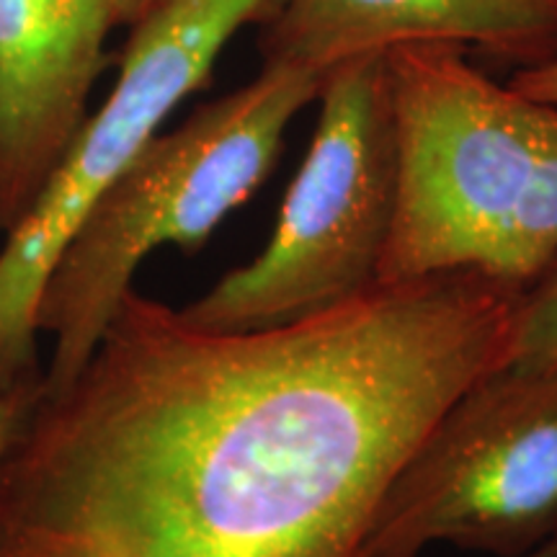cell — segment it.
I'll use <instances>...</instances> for the list:
<instances>
[{
    "mask_svg": "<svg viewBox=\"0 0 557 557\" xmlns=\"http://www.w3.org/2000/svg\"><path fill=\"white\" fill-rule=\"evenodd\" d=\"M521 289L457 271L259 331L132 287L5 468L0 557H367L442 410L500 364Z\"/></svg>",
    "mask_w": 557,
    "mask_h": 557,
    "instance_id": "cell-1",
    "label": "cell"
},
{
    "mask_svg": "<svg viewBox=\"0 0 557 557\" xmlns=\"http://www.w3.org/2000/svg\"><path fill=\"white\" fill-rule=\"evenodd\" d=\"M398 207L380 284L470 271L524 289L557 259V103L455 47L387 52Z\"/></svg>",
    "mask_w": 557,
    "mask_h": 557,
    "instance_id": "cell-2",
    "label": "cell"
},
{
    "mask_svg": "<svg viewBox=\"0 0 557 557\" xmlns=\"http://www.w3.org/2000/svg\"><path fill=\"white\" fill-rule=\"evenodd\" d=\"M325 73L263 62L246 86L158 132L88 209L47 276L37 312L52 336L39 393H58L86 367L139 263L160 246L199 253L220 222L261 189L299 111Z\"/></svg>",
    "mask_w": 557,
    "mask_h": 557,
    "instance_id": "cell-3",
    "label": "cell"
},
{
    "mask_svg": "<svg viewBox=\"0 0 557 557\" xmlns=\"http://www.w3.org/2000/svg\"><path fill=\"white\" fill-rule=\"evenodd\" d=\"M308 156L259 256L181 308L212 331H259L380 284L398 207V127L387 52L325 73Z\"/></svg>",
    "mask_w": 557,
    "mask_h": 557,
    "instance_id": "cell-4",
    "label": "cell"
},
{
    "mask_svg": "<svg viewBox=\"0 0 557 557\" xmlns=\"http://www.w3.org/2000/svg\"><path fill=\"white\" fill-rule=\"evenodd\" d=\"M278 0H169L129 29L114 88L78 135L24 220L0 246V393L37 387V302L88 209L120 178L178 103L214 73L246 26Z\"/></svg>",
    "mask_w": 557,
    "mask_h": 557,
    "instance_id": "cell-5",
    "label": "cell"
},
{
    "mask_svg": "<svg viewBox=\"0 0 557 557\" xmlns=\"http://www.w3.org/2000/svg\"><path fill=\"white\" fill-rule=\"evenodd\" d=\"M557 537V380L493 367L462 389L403 462L367 557L451 545L519 557Z\"/></svg>",
    "mask_w": 557,
    "mask_h": 557,
    "instance_id": "cell-6",
    "label": "cell"
},
{
    "mask_svg": "<svg viewBox=\"0 0 557 557\" xmlns=\"http://www.w3.org/2000/svg\"><path fill=\"white\" fill-rule=\"evenodd\" d=\"M111 0H0V233L29 214L107 65Z\"/></svg>",
    "mask_w": 557,
    "mask_h": 557,
    "instance_id": "cell-7",
    "label": "cell"
},
{
    "mask_svg": "<svg viewBox=\"0 0 557 557\" xmlns=\"http://www.w3.org/2000/svg\"><path fill=\"white\" fill-rule=\"evenodd\" d=\"M261 26L263 62L329 73L398 47H455L517 70L557 60V0H278Z\"/></svg>",
    "mask_w": 557,
    "mask_h": 557,
    "instance_id": "cell-8",
    "label": "cell"
},
{
    "mask_svg": "<svg viewBox=\"0 0 557 557\" xmlns=\"http://www.w3.org/2000/svg\"><path fill=\"white\" fill-rule=\"evenodd\" d=\"M498 367L557 380V259L519 292Z\"/></svg>",
    "mask_w": 557,
    "mask_h": 557,
    "instance_id": "cell-9",
    "label": "cell"
},
{
    "mask_svg": "<svg viewBox=\"0 0 557 557\" xmlns=\"http://www.w3.org/2000/svg\"><path fill=\"white\" fill-rule=\"evenodd\" d=\"M39 385L13 389V393H0V491H3L5 468H9L26 426H29L34 406L39 400Z\"/></svg>",
    "mask_w": 557,
    "mask_h": 557,
    "instance_id": "cell-10",
    "label": "cell"
},
{
    "mask_svg": "<svg viewBox=\"0 0 557 557\" xmlns=\"http://www.w3.org/2000/svg\"><path fill=\"white\" fill-rule=\"evenodd\" d=\"M508 83L532 99L557 103V60L547 62V65L517 70Z\"/></svg>",
    "mask_w": 557,
    "mask_h": 557,
    "instance_id": "cell-11",
    "label": "cell"
},
{
    "mask_svg": "<svg viewBox=\"0 0 557 557\" xmlns=\"http://www.w3.org/2000/svg\"><path fill=\"white\" fill-rule=\"evenodd\" d=\"M169 3V0H111V9H114L116 26H132L139 24L143 18H148L152 11H158L160 5Z\"/></svg>",
    "mask_w": 557,
    "mask_h": 557,
    "instance_id": "cell-12",
    "label": "cell"
},
{
    "mask_svg": "<svg viewBox=\"0 0 557 557\" xmlns=\"http://www.w3.org/2000/svg\"><path fill=\"white\" fill-rule=\"evenodd\" d=\"M519 557H557V537L547 540L545 545H540L537 549H532V553L519 555Z\"/></svg>",
    "mask_w": 557,
    "mask_h": 557,
    "instance_id": "cell-13",
    "label": "cell"
}]
</instances>
